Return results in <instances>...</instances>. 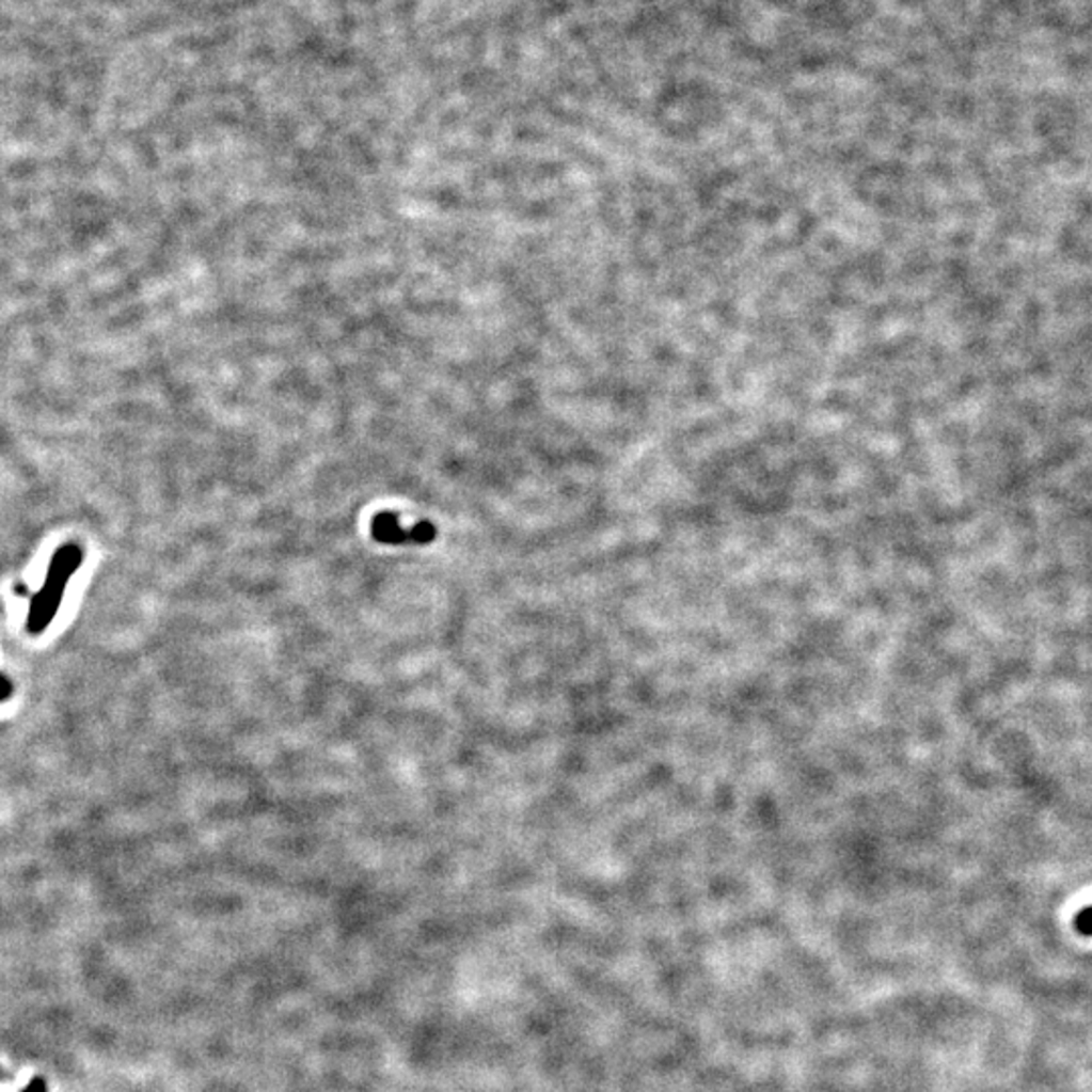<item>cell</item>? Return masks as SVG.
<instances>
[{
  "label": "cell",
  "instance_id": "cell-3",
  "mask_svg": "<svg viewBox=\"0 0 1092 1092\" xmlns=\"http://www.w3.org/2000/svg\"><path fill=\"white\" fill-rule=\"evenodd\" d=\"M1074 927H1076V931H1078L1080 935H1085V937H1092V906H1089V908H1082V911L1076 915V919H1074Z\"/></svg>",
  "mask_w": 1092,
  "mask_h": 1092
},
{
  "label": "cell",
  "instance_id": "cell-5",
  "mask_svg": "<svg viewBox=\"0 0 1092 1092\" xmlns=\"http://www.w3.org/2000/svg\"><path fill=\"white\" fill-rule=\"evenodd\" d=\"M25 1092H45V1085L41 1080H33L31 1089H27Z\"/></svg>",
  "mask_w": 1092,
  "mask_h": 1092
},
{
  "label": "cell",
  "instance_id": "cell-1",
  "mask_svg": "<svg viewBox=\"0 0 1092 1092\" xmlns=\"http://www.w3.org/2000/svg\"><path fill=\"white\" fill-rule=\"evenodd\" d=\"M83 563V551L76 542L63 544L58 553L51 558L47 579L41 587V591L33 595L31 610L27 615V632L31 635H41L49 628L53 617L58 615L65 587L69 579L76 575L77 569Z\"/></svg>",
  "mask_w": 1092,
  "mask_h": 1092
},
{
  "label": "cell",
  "instance_id": "cell-2",
  "mask_svg": "<svg viewBox=\"0 0 1092 1092\" xmlns=\"http://www.w3.org/2000/svg\"><path fill=\"white\" fill-rule=\"evenodd\" d=\"M370 535L381 544H429L438 537L433 522L422 520L411 528H402L401 520L395 512H379L370 522Z\"/></svg>",
  "mask_w": 1092,
  "mask_h": 1092
},
{
  "label": "cell",
  "instance_id": "cell-6",
  "mask_svg": "<svg viewBox=\"0 0 1092 1092\" xmlns=\"http://www.w3.org/2000/svg\"><path fill=\"white\" fill-rule=\"evenodd\" d=\"M17 595H20V597H22V595H29V589H27V585H25V587H22V585H17Z\"/></svg>",
  "mask_w": 1092,
  "mask_h": 1092
},
{
  "label": "cell",
  "instance_id": "cell-4",
  "mask_svg": "<svg viewBox=\"0 0 1092 1092\" xmlns=\"http://www.w3.org/2000/svg\"><path fill=\"white\" fill-rule=\"evenodd\" d=\"M13 692H15V689H13V682H11L6 676H0V702L9 700V698L13 696Z\"/></svg>",
  "mask_w": 1092,
  "mask_h": 1092
}]
</instances>
